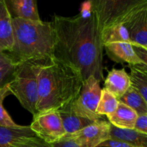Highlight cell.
I'll use <instances>...</instances> for the list:
<instances>
[{
    "label": "cell",
    "instance_id": "obj_1",
    "mask_svg": "<svg viewBox=\"0 0 147 147\" xmlns=\"http://www.w3.org/2000/svg\"><path fill=\"white\" fill-rule=\"evenodd\" d=\"M88 5L74 17L54 14V58L80 73L83 81L90 76L99 82L103 77V45L96 15Z\"/></svg>",
    "mask_w": 147,
    "mask_h": 147
},
{
    "label": "cell",
    "instance_id": "obj_2",
    "mask_svg": "<svg viewBox=\"0 0 147 147\" xmlns=\"http://www.w3.org/2000/svg\"><path fill=\"white\" fill-rule=\"evenodd\" d=\"M37 80V115L59 111L70 104L79 96L83 83L81 75L76 69L54 57L43 62Z\"/></svg>",
    "mask_w": 147,
    "mask_h": 147
},
{
    "label": "cell",
    "instance_id": "obj_3",
    "mask_svg": "<svg viewBox=\"0 0 147 147\" xmlns=\"http://www.w3.org/2000/svg\"><path fill=\"white\" fill-rule=\"evenodd\" d=\"M14 44L7 54L14 64L54 57L56 36L53 22L12 18Z\"/></svg>",
    "mask_w": 147,
    "mask_h": 147
},
{
    "label": "cell",
    "instance_id": "obj_4",
    "mask_svg": "<svg viewBox=\"0 0 147 147\" xmlns=\"http://www.w3.org/2000/svg\"><path fill=\"white\" fill-rule=\"evenodd\" d=\"M44 61L45 60L28 61L16 65L12 79L7 84L11 94L14 95L21 106L33 116L37 113L39 99L37 76L40 66Z\"/></svg>",
    "mask_w": 147,
    "mask_h": 147
},
{
    "label": "cell",
    "instance_id": "obj_5",
    "mask_svg": "<svg viewBox=\"0 0 147 147\" xmlns=\"http://www.w3.org/2000/svg\"><path fill=\"white\" fill-rule=\"evenodd\" d=\"M144 0H93L90 7L96 15L100 33L123 25Z\"/></svg>",
    "mask_w": 147,
    "mask_h": 147
},
{
    "label": "cell",
    "instance_id": "obj_6",
    "mask_svg": "<svg viewBox=\"0 0 147 147\" xmlns=\"http://www.w3.org/2000/svg\"><path fill=\"white\" fill-rule=\"evenodd\" d=\"M100 83L93 76L89 77L83 81L77 98L70 103L72 109L76 114L94 122L105 119L96 112L102 90Z\"/></svg>",
    "mask_w": 147,
    "mask_h": 147
},
{
    "label": "cell",
    "instance_id": "obj_7",
    "mask_svg": "<svg viewBox=\"0 0 147 147\" xmlns=\"http://www.w3.org/2000/svg\"><path fill=\"white\" fill-rule=\"evenodd\" d=\"M30 128L36 136L48 144L61 140L66 134L58 111H50L33 116Z\"/></svg>",
    "mask_w": 147,
    "mask_h": 147
},
{
    "label": "cell",
    "instance_id": "obj_8",
    "mask_svg": "<svg viewBox=\"0 0 147 147\" xmlns=\"http://www.w3.org/2000/svg\"><path fill=\"white\" fill-rule=\"evenodd\" d=\"M110 132L111 123L104 119L94 122L75 133L66 134L63 139H71L79 147H98L111 139Z\"/></svg>",
    "mask_w": 147,
    "mask_h": 147
},
{
    "label": "cell",
    "instance_id": "obj_9",
    "mask_svg": "<svg viewBox=\"0 0 147 147\" xmlns=\"http://www.w3.org/2000/svg\"><path fill=\"white\" fill-rule=\"evenodd\" d=\"M123 26L132 45L147 47V0L135 10Z\"/></svg>",
    "mask_w": 147,
    "mask_h": 147
},
{
    "label": "cell",
    "instance_id": "obj_10",
    "mask_svg": "<svg viewBox=\"0 0 147 147\" xmlns=\"http://www.w3.org/2000/svg\"><path fill=\"white\" fill-rule=\"evenodd\" d=\"M106 55L118 63H128L129 65L143 64L133 49L130 42H113L103 45Z\"/></svg>",
    "mask_w": 147,
    "mask_h": 147
},
{
    "label": "cell",
    "instance_id": "obj_11",
    "mask_svg": "<svg viewBox=\"0 0 147 147\" xmlns=\"http://www.w3.org/2000/svg\"><path fill=\"white\" fill-rule=\"evenodd\" d=\"M11 18L41 21L36 0H4Z\"/></svg>",
    "mask_w": 147,
    "mask_h": 147
},
{
    "label": "cell",
    "instance_id": "obj_12",
    "mask_svg": "<svg viewBox=\"0 0 147 147\" xmlns=\"http://www.w3.org/2000/svg\"><path fill=\"white\" fill-rule=\"evenodd\" d=\"M104 86L105 89L119 100L131 87L130 76L125 69L113 68L105 79Z\"/></svg>",
    "mask_w": 147,
    "mask_h": 147
},
{
    "label": "cell",
    "instance_id": "obj_13",
    "mask_svg": "<svg viewBox=\"0 0 147 147\" xmlns=\"http://www.w3.org/2000/svg\"><path fill=\"white\" fill-rule=\"evenodd\" d=\"M14 44L12 18L4 0H0V53L9 51Z\"/></svg>",
    "mask_w": 147,
    "mask_h": 147
},
{
    "label": "cell",
    "instance_id": "obj_14",
    "mask_svg": "<svg viewBox=\"0 0 147 147\" xmlns=\"http://www.w3.org/2000/svg\"><path fill=\"white\" fill-rule=\"evenodd\" d=\"M106 117L108 121L114 127L120 129H134L138 115L130 107L119 102L116 110Z\"/></svg>",
    "mask_w": 147,
    "mask_h": 147
},
{
    "label": "cell",
    "instance_id": "obj_15",
    "mask_svg": "<svg viewBox=\"0 0 147 147\" xmlns=\"http://www.w3.org/2000/svg\"><path fill=\"white\" fill-rule=\"evenodd\" d=\"M58 112L62 119L65 130L67 134L75 133L94 123L93 121L76 114L72 109L70 103L60 109Z\"/></svg>",
    "mask_w": 147,
    "mask_h": 147
},
{
    "label": "cell",
    "instance_id": "obj_16",
    "mask_svg": "<svg viewBox=\"0 0 147 147\" xmlns=\"http://www.w3.org/2000/svg\"><path fill=\"white\" fill-rule=\"evenodd\" d=\"M111 139L126 142L136 147H147V134L136 129H120L111 124Z\"/></svg>",
    "mask_w": 147,
    "mask_h": 147
},
{
    "label": "cell",
    "instance_id": "obj_17",
    "mask_svg": "<svg viewBox=\"0 0 147 147\" xmlns=\"http://www.w3.org/2000/svg\"><path fill=\"white\" fill-rule=\"evenodd\" d=\"M34 136L30 126H21L19 128L0 126V147H9L19 139Z\"/></svg>",
    "mask_w": 147,
    "mask_h": 147
},
{
    "label": "cell",
    "instance_id": "obj_18",
    "mask_svg": "<svg viewBox=\"0 0 147 147\" xmlns=\"http://www.w3.org/2000/svg\"><path fill=\"white\" fill-rule=\"evenodd\" d=\"M131 86L134 88L147 102V66L144 64L129 65Z\"/></svg>",
    "mask_w": 147,
    "mask_h": 147
},
{
    "label": "cell",
    "instance_id": "obj_19",
    "mask_svg": "<svg viewBox=\"0 0 147 147\" xmlns=\"http://www.w3.org/2000/svg\"><path fill=\"white\" fill-rule=\"evenodd\" d=\"M119 101L133 109L137 113L138 116L147 114V102L132 86L128 89Z\"/></svg>",
    "mask_w": 147,
    "mask_h": 147
},
{
    "label": "cell",
    "instance_id": "obj_20",
    "mask_svg": "<svg viewBox=\"0 0 147 147\" xmlns=\"http://www.w3.org/2000/svg\"><path fill=\"white\" fill-rule=\"evenodd\" d=\"M103 45L113 42H130L129 32L123 25L111 27L100 33Z\"/></svg>",
    "mask_w": 147,
    "mask_h": 147
},
{
    "label": "cell",
    "instance_id": "obj_21",
    "mask_svg": "<svg viewBox=\"0 0 147 147\" xmlns=\"http://www.w3.org/2000/svg\"><path fill=\"white\" fill-rule=\"evenodd\" d=\"M119 103V100L111 93L105 88L102 89L96 112L99 116L104 117L113 113L117 109Z\"/></svg>",
    "mask_w": 147,
    "mask_h": 147
},
{
    "label": "cell",
    "instance_id": "obj_22",
    "mask_svg": "<svg viewBox=\"0 0 147 147\" xmlns=\"http://www.w3.org/2000/svg\"><path fill=\"white\" fill-rule=\"evenodd\" d=\"M15 65L6 53H0V89L12 79Z\"/></svg>",
    "mask_w": 147,
    "mask_h": 147
},
{
    "label": "cell",
    "instance_id": "obj_23",
    "mask_svg": "<svg viewBox=\"0 0 147 147\" xmlns=\"http://www.w3.org/2000/svg\"><path fill=\"white\" fill-rule=\"evenodd\" d=\"M10 94L11 92L9 89L8 85H6L2 88L0 89V126L9 128H19L21 126V125L17 124L13 121L3 106L4 100Z\"/></svg>",
    "mask_w": 147,
    "mask_h": 147
},
{
    "label": "cell",
    "instance_id": "obj_24",
    "mask_svg": "<svg viewBox=\"0 0 147 147\" xmlns=\"http://www.w3.org/2000/svg\"><path fill=\"white\" fill-rule=\"evenodd\" d=\"M9 147H53L51 144H48L37 136L25 137L19 139L11 144Z\"/></svg>",
    "mask_w": 147,
    "mask_h": 147
},
{
    "label": "cell",
    "instance_id": "obj_25",
    "mask_svg": "<svg viewBox=\"0 0 147 147\" xmlns=\"http://www.w3.org/2000/svg\"><path fill=\"white\" fill-rule=\"evenodd\" d=\"M98 147H136L126 142L109 139L100 144Z\"/></svg>",
    "mask_w": 147,
    "mask_h": 147
},
{
    "label": "cell",
    "instance_id": "obj_26",
    "mask_svg": "<svg viewBox=\"0 0 147 147\" xmlns=\"http://www.w3.org/2000/svg\"><path fill=\"white\" fill-rule=\"evenodd\" d=\"M134 129L147 134V114L138 116Z\"/></svg>",
    "mask_w": 147,
    "mask_h": 147
},
{
    "label": "cell",
    "instance_id": "obj_27",
    "mask_svg": "<svg viewBox=\"0 0 147 147\" xmlns=\"http://www.w3.org/2000/svg\"><path fill=\"white\" fill-rule=\"evenodd\" d=\"M133 45V49L134 50L135 53L139 60L142 61L144 65L147 66V50L144 47L141 45Z\"/></svg>",
    "mask_w": 147,
    "mask_h": 147
},
{
    "label": "cell",
    "instance_id": "obj_28",
    "mask_svg": "<svg viewBox=\"0 0 147 147\" xmlns=\"http://www.w3.org/2000/svg\"><path fill=\"white\" fill-rule=\"evenodd\" d=\"M51 145L53 147H79L73 140L68 139H62L58 142L51 144Z\"/></svg>",
    "mask_w": 147,
    "mask_h": 147
},
{
    "label": "cell",
    "instance_id": "obj_29",
    "mask_svg": "<svg viewBox=\"0 0 147 147\" xmlns=\"http://www.w3.org/2000/svg\"><path fill=\"white\" fill-rule=\"evenodd\" d=\"M145 47V48H146V50H147V47Z\"/></svg>",
    "mask_w": 147,
    "mask_h": 147
}]
</instances>
